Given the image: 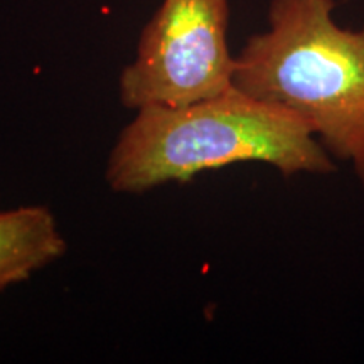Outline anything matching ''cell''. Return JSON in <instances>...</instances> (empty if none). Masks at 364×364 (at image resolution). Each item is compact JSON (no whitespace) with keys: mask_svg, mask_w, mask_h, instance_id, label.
<instances>
[{"mask_svg":"<svg viewBox=\"0 0 364 364\" xmlns=\"http://www.w3.org/2000/svg\"><path fill=\"white\" fill-rule=\"evenodd\" d=\"M334 0H270L268 24L235 56L233 86L302 118L364 189V29Z\"/></svg>","mask_w":364,"mask_h":364,"instance_id":"7a4b0ae2","label":"cell"},{"mask_svg":"<svg viewBox=\"0 0 364 364\" xmlns=\"http://www.w3.org/2000/svg\"><path fill=\"white\" fill-rule=\"evenodd\" d=\"M65 253V236L51 209L21 206L0 211V292Z\"/></svg>","mask_w":364,"mask_h":364,"instance_id":"277c9868","label":"cell"},{"mask_svg":"<svg viewBox=\"0 0 364 364\" xmlns=\"http://www.w3.org/2000/svg\"><path fill=\"white\" fill-rule=\"evenodd\" d=\"M241 162L275 167L285 177L336 171L302 118L235 86L181 107H144L108 157L112 191L140 194Z\"/></svg>","mask_w":364,"mask_h":364,"instance_id":"6da1fadb","label":"cell"},{"mask_svg":"<svg viewBox=\"0 0 364 364\" xmlns=\"http://www.w3.org/2000/svg\"><path fill=\"white\" fill-rule=\"evenodd\" d=\"M230 0H162L122 71L120 100L132 110L181 107L233 86L228 44Z\"/></svg>","mask_w":364,"mask_h":364,"instance_id":"3957f363","label":"cell"}]
</instances>
